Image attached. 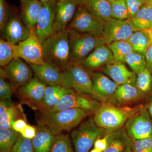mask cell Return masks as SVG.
I'll return each mask as SVG.
<instances>
[{"label":"cell","mask_w":152,"mask_h":152,"mask_svg":"<svg viewBox=\"0 0 152 152\" xmlns=\"http://www.w3.org/2000/svg\"><path fill=\"white\" fill-rule=\"evenodd\" d=\"M56 0H40V1L42 3L47 2L50 1H55Z\"/></svg>","instance_id":"cell-48"},{"label":"cell","mask_w":152,"mask_h":152,"mask_svg":"<svg viewBox=\"0 0 152 152\" xmlns=\"http://www.w3.org/2000/svg\"><path fill=\"white\" fill-rule=\"evenodd\" d=\"M146 69L152 75V43L147 50L145 54Z\"/></svg>","instance_id":"cell-45"},{"label":"cell","mask_w":152,"mask_h":152,"mask_svg":"<svg viewBox=\"0 0 152 152\" xmlns=\"http://www.w3.org/2000/svg\"><path fill=\"white\" fill-rule=\"evenodd\" d=\"M84 110L71 108L61 110L41 111L39 122L48 128L55 135L70 131L89 115Z\"/></svg>","instance_id":"cell-2"},{"label":"cell","mask_w":152,"mask_h":152,"mask_svg":"<svg viewBox=\"0 0 152 152\" xmlns=\"http://www.w3.org/2000/svg\"><path fill=\"white\" fill-rule=\"evenodd\" d=\"M79 1H81V0H79Z\"/></svg>","instance_id":"cell-54"},{"label":"cell","mask_w":152,"mask_h":152,"mask_svg":"<svg viewBox=\"0 0 152 152\" xmlns=\"http://www.w3.org/2000/svg\"><path fill=\"white\" fill-rule=\"evenodd\" d=\"M126 1L130 18L134 17L145 4L148 3L147 0H126Z\"/></svg>","instance_id":"cell-40"},{"label":"cell","mask_w":152,"mask_h":152,"mask_svg":"<svg viewBox=\"0 0 152 152\" xmlns=\"http://www.w3.org/2000/svg\"><path fill=\"white\" fill-rule=\"evenodd\" d=\"M107 136L97 139L95 142L94 148L101 152H103L107 148Z\"/></svg>","instance_id":"cell-43"},{"label":"cell","mask_w":152,"mask_h":152,"mask_svg":"<svg viewBox=\"0 0 152 152\" xmlns=\"http://www.w3.org/2000/svg\"><path fill=\"white\" fill-rule=\"evenodd\" d=\"M105 21L96 18L79 5L70 25V29L102 37Z\"/></svg>","instance_id":"cell-8"},{"label":"cell","mask_w":152,"mask_h":152,"mask_svg":"<svg viewBox=\"0 0 152 152\" xmlns=\"http://www.w3.org/2000/svg\"><path fill=\"white\" fill-rule=\"evenodd\" d=\"M20 2L24 23L28 27L35 29L42 3L37 0H20Z\"/></svg>","instance_id":"cell-25"},{"label":"cell","mask_w":152,"mask_h":152,"mask_svg":"<svg viewBox=\"0 0 152 152\" xmlns=\"http://www.w3.org/2000/svg\"><path fill=\"white\" fill-rule=\"evenodd\" d=\"M107 46L113 53L116 63L124 64L127 56L134 51L128 40L117 41Z\"/></svg>","instance_id":"cell-29"},{"label":"cell","mask_w":152,"mask_h":152,"mask_svg":"<svg viewBox=\"0 0 152 152\" xmlns=\"http://www.w3.org/2000/svg\"><path fill=\"white\" fill-rule=\"evenodd\" d=\"M16 58L14 45L1 38L0 39V65L4 67Z\"/></svg>","instance_id":"cell-33"},{"label":"cell","mask_w":152,"mask_h":152,"mask_svg":"<svg viewBox=\"0 0 152 152\" xmlns=\"http://www.w3.org/2000/svg\"><path fill=\"white\" fill-rule=\"evenodd\" d=\"M36 134L37 129L33 126L28 125L25 129L20 134L25 138L31 140L35 137Z\"/></svg>","instance_id":"cell-42"},{"label":"cell","mask_w":152,"mask_h":152,"mask_svg":"<svg viewBox=\"0 0 152 152\" xmlns=\"http://www.w3.org/2000/svg\"><path fill=\"white\" fill-rule=\"evenodd\" d=\"M20 58H15L2 69L6 78L14 88H19L33 78V71L30 64Z\"/></svg>","instance_id":"cell-11"},{"label":"cell","mask_w":152,"mask_h":152,"mask_svg":"<svg viewBox=\"0 0 152 152\" xmlns=\"http://www.w3.org/2000/svg\"><path fill=\"white\" fill-rule=\"evenodd\" d=\"M134 32L127 20L111 18L105 21L102 37L108 45L117 41L128 40Z\"/></svg>","instance_id":"cell-13"},{"label":"cell","mask_w":152,"mask_h":152,"mask_svg":"<svg viewBox=\"0 0 152 152\" xmlns=\"http://www.w3.org/2000/svg\"><path fill=\"white\" fill-rule=\"evenodd\" d=\"M125 63L137 74L146 69L145 55L138 52L134 51L128 55L125 59Z\"/></svg>","instance_id":"cell-32"},{"label":"cell","mask_w":152,"mask_h":152,"mask_svg":"<svg viewBox=\"0 0 152 152\" xmlns=\"http://www.w3.org/2000/svg\"><path fill=\"white\" fill-rule=\"evenodd\" d=\"M37 1H39V0H37Z\"/></svg>","instance_id":"cell-55"},{"label":"cell","mask_w":152,"mask_h":152,"mask_svg":"<svg viewBox=\"0 0 152 152\" xmlns=\"http://www.w3.org/2000/svg\"><path fill=\"white\" fill-rule=\"evenodd\" d=\"M55 1L42 3L35 32L41 42L53 34V26L56 12Z\"/></svg>","instance_id":"cell-12"},{"label":"cell","mask_w":152,"mask_h":152,"mask_svg":"<svg viewBox=\"0 0 152 152\" xmlns=\"http://www.w3.org/2000/svg\"><path fill=\"white\" fill-rule=\"evenodd\" d=\"M12 152H34L31 140L26 139L19 134Z\"/></svg>","instance_id":"cell-39"},{"label":"cell","mask_w":152,"mask_h":152,"mask_svg":"<svg viewBox=\"0 0 152 152\" xmlns=\"http://www.w3.org/2000/svg\"><path fill=\"white\" fill-rule=\"evenodd\" d=\"M143 107H119L111 103H102L99 108L95 112L94 120L100 127L106 130L116 129L124 127L127 121Z\"/></svg>","instance_id":"cell-4"},{"label":"cell","mask_w":152,"mask_h":152,"mask_svg":"<svg viewBox=\"0 0 152 152\" xmlns=\"http://www.w3.org/2000/svg\"><path fill=\"white\" fill-rule=\"evenodd\" d=\"M152 75L146 69L137 74L136 86L143 96L152 91Z\"/></svg>","instance_id":"cell-34"},{"label":"cell","mask_w":152,"mask_h":152,"mask_svg":"<svg viewBox=\"0 0 152 152\" xmlns=\"http://www.w3.org/2000/svg\"><path fill=\"white\" fill-rule=\"evenodd\" d=\"M143 95L136 86L130 84L121 85L115 93V105L124 106L138 100Z\"/></svg>","instance_id":"cell-27"},{"label":"cell","mask_w":152,"mask_h":152,"mask_svg":"<svg viewBox=\"0 0 152 152\" xmlns=\"http://www.w3.org/2000/svg\"><path fill=\"white\" fill-rule=\"evenodd\" d=\"M147 1H148V2L152 4V0H147Z\"/></svg>","instance_id":"cell-51"},{"label":"cell","mask_w":152,"mask_h":152,"mask_svg":"<svg viewBox=\"0 0 152 152\" xmlns=\"http://www.w3.org/2000/svg\"><path fill=\"white\" fill-rule=\"evenodd\" d=\"M13 104L12 101L1 100L0 102V115L5 111L8 108Z\"/></svg>","instance_id":"cell-46"},{"label":"cell","mask_w":152,"mask_h":152,"mask_svg":"<svg viewBox=\"0 0 152 152\" xmlns=\"http://www.w3.org/2000/svg\"><path fill=\"white\" fill-rule=\"evenodd\" d=\"M107 130L99 126L94 118L81 123L80 126L72 133L75 152H89L97 139L103 137Z\"/></svg>","instance_id":"cell-6"},{"label":"cell","mask_w":152,"mask_h":152,"mask_svg":"<svg viewBox=\"0 0 152 152\" xmlns=\"http://www.w3.org/2000/svg\"><path fill=\"white\" fill-rule=\"evenodd\" d=\"M20 133L13 129H0V152H12Z\"/></svg>","instance_id":"cell-31"},{"label":"cell","mask_w":152,"mask_h":152,"mask_svg":"<svg viewBox=\"0 0 152 152\" xmlns=\"http://www.w3.org/2000/svg\"><path fill=\"white\" fill-rule=\"evenodd\" d=\"M148 110L149 114L150 116L152 118V100L151 101V102L149 104L148 107Z\"/></svg>","instance_id":"cell-47"},{"label":"cell","mask_w":152,"mask_h":152,"mask_svg":"<svg viewBox=\"0 0 152 152\" xmlns=\"http://www.w3.org/2000/svg\"><path fill=\"white\" fill-rule=\"evenodd\" d=\"M110 4L112 18L122 20H126L130 18L126 0H118Z\"/></svg>","instance_id":"cell-35"},{"label":"cell","mask_w":152,"mask_h":152,"mask_svg":"<svg viewBox=\"0 0 152 152\" xmlns=\"http://www.w3.org/2000/svg\"><path fill=\"white\" fill-rule=\"evenodd\" d=\"M50 152H74L69 135L61 134L56 136Z\"/></svg>","instance_id":"cell-36"},{"label":"cell","mask_w":152,"mask_h":152,"mask_svg":"<svg viewBox=\"0 0 152 152\" xmlns=\"http://www.w3.org/2000/svg\"><path fill=\"white\" fill-rule=\"evenodd\" d=\"M110 3L112 2L115 1H118V0H107Z\"/></svg>","instance_id":"cell-50"},{"label":"cell","mask_w":152,"mask_h":152,"mask_svg":"<svg viewBox=\"0 0 152 152\" xmlns=\"http://www.w3.org/2000/svg\"><path fill=\"white\" fill-rule=\"evenodd\" d=\"M80 5L101 20L106 21L112 18L111 4L107 0H81Z\"/></svg>","instance_id":"cell-24"},{"label":"cell","mask_w":152,"mask_h":152,"mask_svg":"<svg viewBox=\"0 0 152 152\" xmlns=\"http://www.w3.org/2000/svg\"><path fill=\"white\" fill-rule=\"evenodd\" d=\"M134 31L152 27V4H145L134 16L127 20Z\"/></svg>","instance_id":"cell-26"},{"label":"cell","mask_w":152,"mask_h":152,"mask_svg":"<svg viewBox=\"0 0 152 152\" xmlns=\"http://www.w3.org/2000/svg\"><path fill=\"white\" fill-rule=\"evenodd\" d=\"M101 104L100 102L89 96L73 91L63 96L51 110L78 108L84 110L89 114H94Z\"/></svg>","instance_id":"cell-10"},{"label":"cell","mask_w":152,"mask_h":152,"mask_svg":"<svg viewBox=\"0 0 152 152\" xmlns=\"http://www.w3.org/2000/svg\"><path fill=\"white\" fill-rule=\"evenodd\" d=\"M132 152H152V138L132 140Z\"/></svg>","instance_id":"cell-38"},{"label":"cell","mask_w":152,"mask_h":152,"mask_svg":"<svg viewBox=\"0 0 152 152\" xmlns=\"http://www.w3.org/2000/svg\"></svg>","instance_id":"cell-53"},{"label":"cell","mask_w":152,"mask_h":152,"mask_svg":"<svg viewBox=\"0 0 152 152\" xmlns=\"http://www.w3.org/2000/svg\"><path fill=\"white\" fill-rule=\"evenodd\" d=\"M1 31L4 39L14 45L26 39L30 34V30L27 26L18 17L11 14Z\"/></svg>","instance_id":"cell-14"},{"label":"cell","mask_w":152,"mask_h":152,"mask_svg":"<svg viewBox=\"0 0 152 152\" xmlns=\"http://www.w3.org/2000/svg\"><path fill=\"white\" fill-rule=\"evenodd\" d=\"M114 63L111 50L107 45H104L95 49L80 64L88 70H92Z\"/></svg>","instance_id":"cell-20"},{"label":"cell","mask_w":152,"mask_h":152,"mask_svg":"<svg viewBox=\"0 0 152 152\" xmlns=\"http://www.w3.org/2000/svg\"><path fill=\"white\" fill-rule=\"evenodd\" d=\"M47 86L39 79L34 77L27 83L19 88L18 93L28 103L37 107L43 99Z\"/></svg>","instance_id":"cell-19"},{"label":"cell","mask_w":152,"mask_h":152,"mask_svg":"<svg viewBox=\"0 0 152 152\" xmlns=\"http://www.w3.org/2000/svg\"><path fill=\"white\" fill-rule=\"evenodd\" d=\"M150 31H151V35L152 39V27L150 29Z\"/></svg>","instance_id":"cell-52"},{"label":"cell","mask_w":152,"mask_h":152,"mask_svg":"<svg viewBox=\"0 0 152 152\" xmlns=\"http://www.w3.org/2000/svg\"><path fill=\"white\" fill-rule=\"evenodd\" d=\"M107 145L103 152H132V140L124 127L115 130H107Z\"/></svg>","instance_id":"cell-16"},{"label":"cell","mask_w":152,"mask_h":152,"mask_svg":"<svg viewBox=\"0 0 152 152\" xmlns=\"http://www.w3.org/2000/svg\"><path fill=\"white\" fill-rule=\"evenodd\" d=\"M22 108L19 105L14 104L8 108L7 110L0 115V129H9L12 128V126L15 121L19 119L23 115ZM23 119V118H22Z\"/></svg>","instance_id":"cell-30"},{"label":"cell","mask_w":152,"mask_h":152,"mask_svg":"<svg viewBox=\"0 0 152 152\" xmlns=\"http://www.w3.org/2000/svg\"><path fill=\"white\" fill-rule=\"evenodd\" d=\"M35 77L39 79L47 86L61 85L64 81V71L57 66L45 62L44 65L30 64Z\"/></svg>","instance_id":"cell-17"},{"label":"cell","mask_w":152,"mask_h":152,"mask_svg":"<svg viewBox=\"0 0 152 152\" xmlns=\"http://www.w3.org/2000/svg\"><path fill=\"white\" fill-rule=\"evenodd\" d=\"M44 60L66 70L72 65L69 29L53 34L42 43Z\"/></svg>","instance_id":"cell-1"},{"label":"cell","mask_w":152,"mask_h":152,"mask_svg":"<svg viewBox=\"0 0 152 152\" xmlns=\"http://www.w3.org/2000/svg\"><path fill=\"white\" fill-rule=\"evenodd\" d=\"M62 86L75 92L89 96L102 104L110 103L97 91L91 72L80 64H72L64 71Z\"/></svg>","instance_id":"cell-3"},{"label":"cell","mask_w":152,"mask_h":152,"mask_svg":"<svg viewBox=\"0 0 152 152\" xmlns=\"http://www.w3.org/2000/svg\"><path fill=\"white\" fill-rule=\"evenodd\" d=\"M93 84L99 94L115 105V95L120 85L109 78L102 72H91Z\"/></svg>","instance_id":"cell-21"},{"label":"cell","mask_w":152,"mask_h":152,"mask_svg":"<svg viewBox=\"0 0 152 152\" xmlns=\"http://www.w3.org/2000/svg\"><path fill=\"white\" fill-rule=\"evenodd\" d=\"M101 70L120 86L125 84L136 86L137 74L128 69L124 63L109 64L101 68Z\"/></svg>","instance_id":"cell-18"},{"label":"cell","mask_w":152,"mask_h":152,"mask_svg":"<svg viewBox=\"0 0 152 152\" xmlns=\"http://www.w3.org/2000/svg\"><path fill=\"white\" fill-rule=\"evenodd\" d=\"M128 41L134 51L145 55L147 50L152 43L150 29L134 32Z\"/></svg>","instance_id":"cell-28"},{"label":"cell","mask_w":152,"mask_h":152,"mask_svg":"<svg viewBox=\"0 0 152 152\" xmlns=\"http://www.w3.org/2000/svg\"><path fill=\"white\" fill-rule=\"evenodd\" d=\"M0 98L1 100L12 101L11 85L6 80L2 68L0 70Z\"/></svg>","instance_id":"cell-37"},{"label":"cell","mask_w":152,"mask_h":152,"mask_svg":"<svg viewBox=\"0 0 152 152\" xmlns=\"http://www.w3.org/2000/svg\"><path fill=\"white\" fill-rule=\"evenodd\" d=\"M73 91L61 85L47 86L43 99L37 108L41 111L51 110L63 96Z\"/></svg>","instance_id":"cell-22"},{"label":"cell","mask_w":152,"mask_h":152,"mask_svg":"<svg viewBox=\"0 0 152 152\" xmlns=\"http://www.w3.org/2000/svg\"><path fill=\"white\" fill-rule=\"evenodd\" d=\"M70 57L72 64H80L96 48L106 45L102 37L78 32L69 29Z\"/></svg>","instance_id":"cell-5"},{"label":"cell","mask_w":152,"mask_h":152,"mask_svg":"<svg viewBox=\"0 0 152 152\" xmlns=\"http://www.w3.org/2000/svg\"><path fill=\"white\" fill-rule=\"evenodd\" d=\"M78 5H80L79 0H59L58 1L53 34L67 29V26L73 18Z\"/></svg>","instance_id":"cell-15"},{"label":"cell","mask_w":152,"mask_h":152,"mask_svg":"<svg viewBox=\"0 0 152 152\" xmlns=\"http://www.w3.org/2000/svg\"><path fill=\"white\" fill-rule=\"evenodd\" d=\"M35 137L32 140L34 152H50L56 135L48 128L39 122Z\"/></svg>","instance_id":"cell-23"},{"label":"cell","mask_w":152,"mask_h":152,"mask_svg":"<svg viewBox=\"0 0 152 152\" xmlns=\"http://www.w3.org/2000/svg\"><path fill=\"white\" fill-rule=\"evenodd\" d=\"M10 14L6 0H0V29H2Z\"/></svg>","instance_id":"cell-41"},{"label":"cell","mask_w":152,"mask_h":152,"mask_svg":"<svg viewBox=\"0 0 152 152\" xmlns=\"http://www.w3.org/2000/svg\"><path fill=\"white\" fill-rule=\"evenodd\" d=\"M30 34L25 40L14 45L16 58H19L29 64L41 65L45 64L43 53L42 42L35 32V29L29 28Z\"/></svg>","instance_id":"cell-7"},{"label":"cell","mask_w":152,"mask_h":152,"mask_svg":"<svg viewBox=\"0 0 152 152\" xmlns=\"http://www.w3.org/2000/svg\"><path fill=\"white\" fill-rule=\"evenodd\" d=\"M124 127L132 140L152 138V121L147 107H143L130 118Z\"/></svg>","instance_id":"cell-9"},{"label":"cell","mask_w":152,"mask_h":152,"mask_svg":"<svg viewBox=\"0 0 152 152\" xmlns=\"http://www.w3.org/2000/svg\"><path fill=\"white\" fill-rule=\"evenodd\" d=\"M90 152H100L99 151H98L96 149L94 148L93 150H92L91 151H90Z\"/></svg>","instance_id":"cell-49"},{"label":"cell","mask_w":152,"mask_h":152,"mask_svg":"<svg viewBox=\"0 0 152 152\" xmlns=\"http://www.w3.org/2000/svg\"><path fill=\"white\" fill-rule=\"evenodd\" d=\"M27 125L25 120L22 118L19 119L14 122L12 126V129L17 132L21 134Z\"/></svg>","instance_id":"cell-44"}]
</instances>
